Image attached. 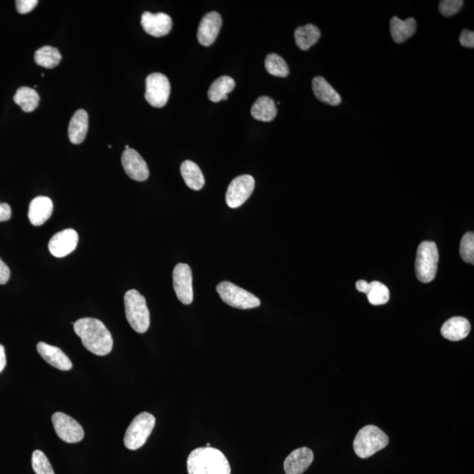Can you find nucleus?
I'll return each mask as SVG.
<instances>
[{
    "mask_svg": "<svg viewBox=\"0 0 474 474\" xmlns=\"http://www.w3.org/2000/svg\"><path fill=\"white\" fill-rule=\"evenodd\" d=\"M461 255L463 260L468 264H474V234L468 232L462 237Z\"/></svg>",
    "mask_w": 474,
    "mask_h": 474,
    "instance_id": "nucleus-32",
    "label": "nucleus"
},
{
    "mask_svg": "<svg viewBox=\"0 0 474 474\" xmlns=\"http://www.w3.org/2000/svg\"><path fill=\"white\" fill-rule=\"evenodd\" d=\"M459 42H461L463 47L473 49L474 33L471 31H468V29H465V31H462L461 37H459Z\"/></svg>",
    "mask_w": 474,
    "mask_h": 474,
    "instance_id": "nucleus-35",
    "label": "nucleus"
},
{
    "mask_svg": "<svg viewBox=\"0 0 474 474\" xmlns=\"http://www.w3.org/2000/svg\"><path fill=\"white\" fill-rule=\"evenodd\" d=\"M74 331L84 346L97 356H106L113 349L114 340L110 331L101 321L95 318H82L74 322Z\"/></svg>",
    "mask_w": 474,
    "mask_h": 474,
    "instance_id": "nucleus-1",
    "label": "nucleus"
},
{
    "mask_svg": "<svg viewBox=\"0 0 474 474\" xmlns=\"http://www.w3.org/2000/svg\"><path fill=\"white\" fill-rule=\"evenodd\" d=\"M265 65L268 72L272 76L287 77L289 75L288 65L279 55L269 54L265 58Z\"/></svg>",
    "mask_w": 474,
    "mask_h": 474,
    "instance_id": "nucleus-30",
    "label": "nucleus"
},
{
    "mask_svg": "<svg viewBox=\"0 0 474 474\" xmlns=\"http://www.w3.org/2000/svg\"><path fill=\"white\" fill-rule=\"evenodd\" d=\"M314 461V453L309 448L302 447L288 455L284 462L286 474H302Z\"/></svg>",
    "mask_w": 474,
    "mask_h": 474,
    "instance_id": "nucleus-16",
    "label": "nucleus"
},
{
    "mask_svg": "<svg viewBox=\"0 0 474 474\" xmlns=\"http://www.w3.org/2000/svg\"><path fill=\"white\" fill-rule=\"evenodd\" d=\"M11 216H12V209L9 204L0 203V221H9Z\"/></svg>",
    "mask_w": 474,
    "mask_h": 474,
    "instance_id": "nucleus-37",
    "label": "nucleus"
},
{
    "mask_svg": "<svg viewBox=\"0 0 474 474\" xmlns=\"http://www.w3.org/2000/svg\"><path fill=\"white\" fill-rule=\"evenodd\" d=\"M140 23H142L144 31L154 37L168 35L172 28V18L164 13H143Z\"/></svg>",
    "mask_w": 474,
    "mask_h": 474,
    "instance_id": "nucleus-14",
    "label": "nucleus"
},
{
    "mask_svg": "<svg viewBox=\"0 0 474 474\" xmlns=\"http://www.w3.org/2000/svg\"><path fill=\"white\" fill-rule=\"evenodd\" d=\"M471 331V324L464 317L457 316L444 322L441 328V334L444 338L453 342L461 341L466 338Z\"/></svg>",
    "mask_w": 474,
    "mask_h": 474,
    "instance_id": "nucleus-19",
    "label": "nucleus"
},
{
    "mask_svg": "<svg viewBox=\"0 0 474 474\" xmlns=\"http://www.w3.org/2000/svg\"><path fill=\"white\" fill-rule=\"evenodd\" d=\"M369 283L366 282L365 280H358V282L356 283V288H357L358 292H362V294H366V292L369 290Z\"/></svg>",
    "mask_w": 474,
    "mask_h": 474,
    "instance_id": "nucleus-38",
    "label": "nucleus"
},
{
    "mask_svg": "<svg viewBox=\"0 0 474 474\" xmlns=\"http://www.w3.org/2000/svg\"><path fill=\"white\" fill-rule=\"evenodd\" d=\"M53 202L46 196L36 197L29 205L28 219L32 225L40 226L50 219L53 213Z\"/></svg>",
    "mask_w": 474,
    "mask_h": 474,
    "instance_id": "nucleus-18",
    "label": "nucleus"
},
{
    "mask_svg": "<svg viewBox=\"0 0 474 474\" xmlns=\"http://www.w3.org/2000/svg\"><path fill=\"white\" fill-rule=\"evenodd\" d=\"M464 1L462 0H443L439 4V11L444 17L454 16L461 10Z\"/></svg>",
    "mask_w": 474,
    "mask_h": 474,
    "instance_id": "nucleus-33",
    "label": "nucleus"
},
{
    "mask_svg": "<svg viewBox=\"0 0 474 474\" xmlns=\"http://www.w3.org/2000/svg\"><path fill=\"white\" fill-rule=\"evenodd\" d=\"M250 113L255 120L270 122L277 116V109L272 99L262 96L255 101L251 107Z\"/></svg>",
    "mask_w": 474,
    "mask_h": 474,
    "instance_id": "nucleus-23",
    "label": "nucleus"
},
{
    "mask_svg": "<svg viewBox=\"0 0 474 474\" xmlns=\"http://www.w3.org/2000/svg\"><path fill=\"white\" fill-rule=\"evenodd\" d=\"M52 424L58 438L66 443H76L84 439V431L82 426L68 414L55 413L52 416Z\"/></svg>",
    "mask_w": 474,
    "mask_h": 474,
    "instance_id": "nucleus-9",
    "label": "nucleus"
},
{
    "mask_svg": "<svg viewBox=\"0 0 474 474\" xmlns=\"http://www.w3.org/2000/svg\"><path fill=\"white\" fill-rule=\"evenodd\" d=\"M180 172L189 188L195 191L201 190L203 188L205 184V179H204L201 168L195 162L190 160L184 161L181 165Z\"/></svg>",
    "mask_w": 474,
    "mask_h": 474,
    "instance_id": "nucleus-24",
    "label": "nucleus"
},
{
    "mask_svg": "<svg viewBox=\"0 0 474 474\" xmlns=\"http://www.w3.org/2000/svg\"><path fill=\"white\" fill-rule=\"evenodd\" d=\"M222 18L219 13L211 12L202 18L198 29V40L202 45L209 47L216 42L221 31Z\"/></svg>",
    "mask_w": 474,
    "mask_h": 474,
    "instance_id": "nucleus-15",
    "label": "nucleus"
},
{
    "mask_svg": "<svg viewBox=\"0 0 474 474\" xmlns=\"http://www.w3.org/2000/svg\"><path fill=\"white\" fill-rule=\"evenodd\" d=\"M11 272L6 263L0 259V285H5L9 280Z\"/></svg>",
    "mask_w": 474,
    "mask_h": 474,
    "instance_id": "nucleus-36",
    "label": "nucleus"
},
{
    "mask_svg": "<svg viewBox=\"0 0 474 474\" xmlns=\"http://www.w3.org/2000/svg\"><path fill=\"white\" fill-rule=\"evenodd\" d=\"M235 87V80L232 77L228 76L221 77L211 84L207 96L212 102L227 101L228 94L234 90Z\"/></svg>",
    "mask_w": 474,
    "mask_h": 474,
    "instance_id": "nucleus-26",
    "label": "nucleus"
},
{
    "mask_svg": "<svg viewBox=\"0 0 474 474\" xmlns=\"http://www.w3.org/2000/svg\"><path fill=\"white\" fill-rule=\"evenodd\" d=\"M255 187V180L250 175H242L236 177L229 184L226 202L231 209H237L246 203L253 194Z\"/></svg>",
    "mask_w": 474,
    "mask_h": 474,
    "instance_id": "nucleus-10",
    "label": "nucleus"
},
{
    "mask_svg": "<svg viewBox=\"0 0 474 474\" xmlns=\"http://www.w3.org/2000/svg\"><path fill=\"white\" fill-rule=\"evenodd\" d=\"M173 287L177 299L184 305H190L194 301L192 289V273L190 266L177 264L173 270Z\"/></svg>",
    "mask_w": 474,
    "mask_h": 474,
    "instance_id": "nucleus-11",
    "label": "nucleus"
},
{
    "mask_svg": "<svg viewBox=\"0 0 474 474\" xmlns=\"http://www.w3.org/2000/svg\"><path fill=\"white\" fill-rule=\"evenodd\" d=\"M62 55L57 48L44 46L36 50L35 61L37 65L47 69H53L60 64Z\"/></svg>",
    "mask_w": 474,
    "mask_h": 474,
    "instance_id": "nucleus-28",
    "label": "nucleus"
},
{
    "mask_svg": "<svg viewBox=\"0 0 474 474\" xmlns=\"http://www.w3.org/2000/svg\"><path fill=\"white\" fill-rule=\"evenodd\" d=\"M206 447H211V444L209 443H207Z\"/></svg>",
    "mask_w": 474,
    "mask_h": 474,
    "instance_id": "nucleus-41",
    "label": "nucleus"
},
{
    "mask_svg": "<svg viewBox=\"0 0 474 474\" xmlns=\"http://www.w3.org/2000/svg\"><path fill=\"white\" fill-rule=\"evenodd\" d=\"M124 305L129 325L140 334L145 333L150 325V314L145 298L138 291L131 289L125 294Z\"/></svg>",
    "mask_w": 474,
    "mask_h": 474,
    "instance_id": "nucleus-3",
    "label": "nucleus"
},
{
    "mask_svg": "<svg viewBox=\"0 0 474 474\" xmlns=\"http://www.w3.org/2000/svg\"><path fill=\"white\" fill-rule=\"evenodd\" d=\"M312 87L314 96L321 102L331 106H338L342 102V99L338 92L329 84L324 77H314L312 81Z\"/></svg>",
    "mask_w": 474,
    "mask_h": 474,
    "instance_id": "nucleus-21",
    "label": "nucleus"
},
{
    "mask_svg": "<svg viewBox=\"0 0 474 474\" xmlns=\"http://www.w3.org/2000/svg\"><path fill=\"white\" fill-rule=\"evenodd\" d=\"M187 470L189 474H231L228 458L213 447L192 451L187 458Z\"/></svg>",
    "mask_w": 474,
    "mask_h": 474,
    "instance_id": "nucleus-2",
    "label": "nucleus"
},
{
    "mask_svg": "<svg viewBox=\"0 0 474 474\" xmlns=\"http://www.w3.org/2000/svg\"><path fill=\"white\" fill-rule=\"evenodd\" d=\"M390 443L386 433L374 425H368L358 432L354 439L353 449L357 456L368 458L383 450Z\"/></svg>",
    "mask_w": 474,
    "mask_h": 474,
    "instance_id": "nucleus-4",
    "label": "nucleus"
},
{
    "mask_svg": "<svg viewBox=\"0 0 474 474\" xmlns=\"http://www.w3.org/2000/svg\"><path fill=\"white\" fill-rule=\"evenodd\" d=\"M13 101L26 113H31L39 106L40 96L34 88L23 87L18 88Z\"/></svg>",
    "mask_w": 474,
    "mask_h": 474,
    "instance_id": "nucleus-27",
    "label": "nucleus"
},
{
    "mask_svg": "<svg viewBox=\"0 0 474 474\" xmlns=\"http://www.w3.org/2000/svg\"><path fill=\"white\" fill-rule=\"evenodd\" d=\"M125 149H126V150H128V149H131V148H129L128 145H126Z\"/></svg>",
    "mask_w": 474,
    "mask_h": 474,
    "instance_id": "nucleus-40",
    "label": "nucleus"
},
{
    "mask_svg": "<svg viewBox=\"0 0 474 474\" xmlns=\"http://www.w3.org/2000/svg\"><path fill=\"white\" fill-rule=\"evenodd\" d=\"M369 285V290L366 292V295H368V301L372 305H384L390 301V292L387 286L379 282V281H373Z\"/></svg>",
    "mask_w": 474,
    "mask_h": 474,
    "instance_id": "nucleus-29",
    "label": "nucleus"
},
{
    "mask_svg": "<svg viewBox=\"0 0 474 474\" xmlns=\"http://www.w3.org/2000/svg\"><path fill=\"white\" fill-rule=\"evenodd\" d=\"M37 351L48 364L60 371H70L72 368V363L68 356L57 347L40 342L37 344Z\"/></svg>",
    "mask_w": 474,
    "mask_h": 474,
    "instance_id": "nucleus-17",
    "label": "nucleus"
},
{
    "mask_svg": "<svg viewBox=\"0 0 474 474\" xmlns=\"http://www.w3.org/2000/svg\"><path fill=\"white\" fill-rule=\"evenodd\" d=\"M38 5L37 0H18L16 1V9L18 13L26 14L31 13Z\"/></svg>",
    "mask_w": 474,
    "mask_h": 474,
    "instance_id": "nucleus-34",
    "label": "nucleus"
},
{
    "mask_svg": "<svg viewBox=\"0 0 474 474\" xmlns=\"http://www.w3.org/2000/svg\"><path fill=\"white\" fill-rule=\"evenodd\" d=\"M390 31L392 40L401 44L409 39L417 31V21L414 18L402 21L398 17H392L390 21Z\"/></svg>",
    "mask_w": 474,
    "mask_h": 474,
    "instance_id": "nucleus-22",
    "label": "nucleus"
},
{
    "mask_svg": "<svg viewBox=\"0 0 474 474\" xmlns=\"http://www.w3.org/2000/svg\"><path fill=\"white\" fill-rule=\"evenodd\" d=\"M121 164L127 175L133 180L143 182L150 176V170L142 155L133 149L125 150Z\"/></svg>",
    "mask_w": 474,
    "mask_h": 474,
    "instance_id": "nucleus-12",
    "label": "nucleus"
},
{
    "mask_svg": "<svg viewBox=\"0 0 474 474\" xmlns=\"http://www.w3.org/2000/svg\"><path fill=\"white\" fill-rule=\"evenodd\" d=\"M79 235L74 229H65L52 236L49 243L50 253L55 258H64L75 250Z\"/></svg>",
    "mask_w": 474,
    "mask_h": 474,
    "instance_id": "nucleus-13",
    "label": "nucleus"
},
{
    "mask_svg": "<svg viewBox=\"0 0 474 474\" xmlns=\"http://www.w3.org/2000/svg\"><path fill=\"white\" fill-rule=\"evenodd\" d=\"M155 418L153 414L143 412L136 416L125 433L124 444L128 450L136 451L146 443L153 433Z\"/></svg>",
    "mask_w": 474,
    "mask_h": 474,
    "instance_id": "nucleus-6",
    "label": "nucleus"
},
{
    "mask_svg": "<svg viewBox=\"0 0 474 474\" xmlns=\"http://www.w3.org/2000/svg\"><path fill=\"white\" fill-rule=\"evenodd\" d=\"M32 468L36 474H55L49 458L40 450L32 454Z\"/></svg>",
    "mask_w": 474,
    "mask_h": 474,
    "instance_id": "nucleus-31",
    "label": "nucleus"
},
{
    "mask_svg": "<svg viewBox=\"0 0 474 474\" xmlns=\"http://www.w3.org/2000/svg\"><path fill=\"white\" fill-rule=\"evenodd\" d=\"M439 254L434 242H423L417 249L416 273L417 279L423 283L431 282L438 272Z\"/></svg>",
    "mask_w": 474,
    "mask_h": 474,
    "instance_id": "nucleus-5",
    "label": "nucleus"
},
{
    "mask_svg": "<svg viewBox=\"0 0 474 474\" xmlns=\"http://www.w3.org/2000/svg\"><path fill=\"white\" fill-rule=\"evenodd\" d=\"M89 128V117L87 111L77 110L70 121L68 134L70 142L80 144L84 142Z\"/></svg>",
    "mask_w": 474,
    "mask_h": 474,
    "instance_id": "nucleus-20",
    "label": "nucleus"
},
{
    "mask_svg": "<svg viewBox=\"0 0 474 474\" xmlns=\"http://www.w3.org/2000/svg\"><path fill=\"white\" fill-rule=\"evenodd\" d=\"M295 43L302 50H309L321 37L320 29L313 24L299 27L294 32Z\"/></svg>",
    "mask_w": 474,
    "mask_h": 474,
    "instance_id": "nucleus-25",
    "label": "nucleus"
},
{
    "mask_svg": "<svg viewBox=\"0 0 474 474\" xmlns=\"http://www.w3.org/2000/svg\"><path fill=\"white\" fill-rule=\"evenodd\" d=\"M6 365V358L5 353V348H4L2 344H0V373H1L4 369H5Z\"/></svg>",
    "mask_w": 474,
    "mask_h": 474,
    "instance_id": "nucleus-39",
    "label": "nucleus"
},
{
    "mask_svg": "<svg viewBox=\"0 0 474 474\" xmlns=\"http://www.w3.org/2000/svg\"><path fill=\"white\" fill-rule=\"evenodd\" d=\"M216 291L222 302L235 309H250L261 304L260 299L257 296L228 281L218 284Z\"/></svg>",
    "mask_w": 474,
    "mask_h": 474,
    "instance_id": "nucleus-7",
    "label": "nucleus"
},
{
    "mask_svg": "<svg viewBox=\"0 0 474 474\" xmlns=\"http://www.w3.org/2000/svg\"><path fill=\"white\" fill-rule=\"evenodd\" d=\"M170 84L168 77L162 73H153L147 77L145 99L155 109L164 107L168 102Z\"/></svg>",
    "mask_w": 474,
    "mask_h": 474,
    "instance_id": "nucleus-8",
    "label": "nucleus"
}]
</instances>
